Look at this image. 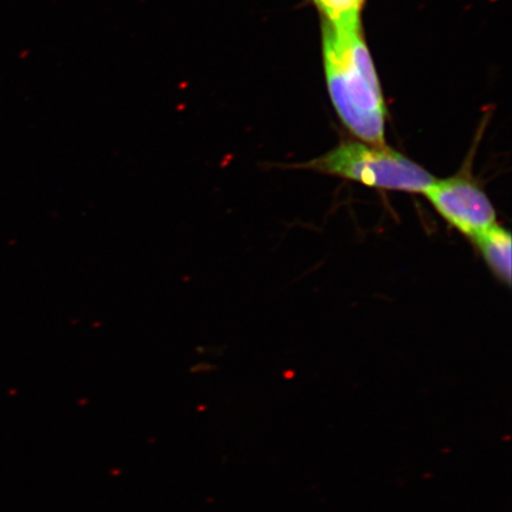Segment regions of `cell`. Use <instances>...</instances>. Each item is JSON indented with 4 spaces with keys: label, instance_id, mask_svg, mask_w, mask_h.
I'll return each mask as SVG.
<instances>
[{
    "label": "cell",
    "instance_id": "obj_1",
    "mask_svg": "<svg viewBox=\"0 0 512 512\" xmlns=\"http://www.w3.org/2000/svg\"><path fill=\"white\" fill-rule=\"evenodd\" d=\"M323 51L331 100L342 123L364 143L384 145L386 105L361 31L323 22Z\"/></svg>",
    "mask_w": 512,
    "mask_h": 512
},
{
    "label": "cell",
    "instance_id": "obj_2",
    "mask_svg": "<svg viewBox=\"0 0 512 512\" xmlns=\"http://www.w3.org/2000/svg\"><path fill=\"white\" fill-rule=\"evenodd\" d=\"M370 188L424 194L435 178L413 160L384 145L342 143L326 155L300 165Z\"/></svg>",
    "mask_w": 512,
    "mask_h": 512
},
{
    "label": "cell",
    "instance_id": "obj_3",
    "mask_svg": "<svg viewBox=\"0 0 512 512\" xmlns=\"http://www.w3.org/2000/svg\"><path fill=\"white\" fill-rule=\"evenodd\" d=\"M424 194L439 215L467 238L475 239L496 224L490 198L465 172L435 181Z\"/></svg>",
    "mask_w": 512,
    "mask_h": 512
},
{
    "label": "cell",
    "instance_id": "obj_4",
    "mask_svg": "<svg viewBox=\"0 0 512 512\" xmlns=\"http://www.w3.org/2000/svg\"><path fill=\"white\" fill-rule=\"evenodd\" d=\"M473 240L495 277L503 284L510 286L511 235L509 230L494 224Z\"/></svg>",
    "mask_w": 512,
    "mask_h": 512
},
{
    "label": "cell",
    "instance_id": "obj_5",
    "mask_svg": "<svg viewBox=\"0 0 512 512\" xmlns=\"http://www.w3.org/2000/svg\"><path fill=\"white\" fill-rule=\"evenodd\" d=\"M324 22L342 31H361L363 0H315Z\"/></svg>",
    "mask_w": 512,
    "mask_h": 512
}]
</instances>
